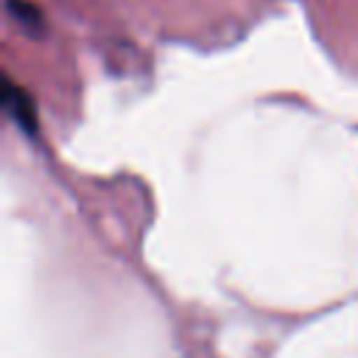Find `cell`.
<instances>
[{
    "instance_id": "obj_2",
    "label": "cell",
    "mask_w": 358,
    "mask_h": 358,
    "mask_svg": "<svg viewBox=\"0 0 358 358\" xmlns=\"http://www.w3.org/2000/svg\"><path fill=\"white\" fill-rule=\"evenodd\" d=\"M6 8L11 14V20L20 22L31 36H39L45 31V17H42L39 6H34L31 0H6Z\"/></svg>"
},
{
    "instance_id": "obj_1",
    "label": "cell",
    "mask_w": 358,
    "mask_h": 358,
    "mask_svg": "<svg viewBox=\"0 0 358 358\" xmlns=\"http://www.w3.org/2000/svg\"><path fill=\"white\" fill-rule=\"evenodd\" d=\"M3 109L8 112V117H11L25 134H36L39 123H36V106H34V98L28 95L25 87L14 84L11 78L3 81Z\"/></svg>"
}]
</instances>
